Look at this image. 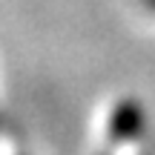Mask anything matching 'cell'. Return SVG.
Listing matches in <instances>:
<instances>
[{"label": "cell", "instance_id": "obj_1", "mask_svg": "<svg viewBox=\"0 0 155 155\" xmlns=\"http://www.w3.org/2000/svg\"><path fill=\"white\" fill-rule=\"evenodd\" d=\"M147 3H150V6H152V9H155V0H147Z\"/></svg>", "mask_w": 155, "mask_h": 155}]
</instances>
